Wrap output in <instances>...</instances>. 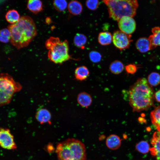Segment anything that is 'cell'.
I'll return each instance as SVG.
<instances>
[{"mask_svg": "<svg viewBox=\"0 0 160 160\" xmlns=\"http://www.w3.org/2000/svg\"><path fill=\"white\" fill-rule=\"evenodd\" d=\"M156 160H160V153L156 155Z\"/></svg>", "mask_w": 160, "mask_h": 160, "instance_id": "33", "label": "cell"}, {"mask_svg": "<svg viewBox=\"0 0 160 160\" xmlns=\"http://www.w3.org/2000/svg\"><path fill=\"white\" fill-rule=\"evenodd\" d=\"M89 56L91 61L94 63L100 62L102 58L101 54L99 52L95 51L90 52L89 54Z\"/></svg>", "mask_w": 160, "mask_h": 160, "instance_id": "28", "label": "cell"}, {"mask_svg": "<svg viewBox=\"0 0 160 160\" xmlns=\"http://www.w3.org/2000/svg\"><path fill=\"white\" fill-rule=\"evenodd\" d=\"M152 34L148 38L151 45V50L160 46V27H155L151 30Z\"/></svg>", "mask_w": 160, "mask_h": 160, "instance_id": "12", "label": "cell"}, {"mask_svg": "<svg viewBox=\"0 0 160 160\" xmlns=\"http://www.w3.org/2000/svg\"><path fill=\"white\" fill-rule=\"evenodd\" d=\"M22 88L20 84L8 74H0V106L9 104L14 94Z\"/></svg>", "mask_w": 160, "mask_h": 160, "instance_id": "6", "label": "cell"}, {"mask_svg": "<svg viewBox=\"0 0 160 160\" xmlns=\"http://www.w3.org/2000/svg\"><path fill=\"white\" fill-rule=\"evenodd\" d=\"M77 100L79 104L82 107L87 108L91 104L92 99L89 93L83 92L79 93L77 97Z\"/></svg>", "mask_w": 160, "mask_h": 160, "instance_id": "14", "label": "cell"}, {"mask_svg": "<svg viewBox=\"0 0 160 160\" xmlns=\"http://www.w3.org/2000/svg\"><path fill=\"white\" fill-rule=\"evenodd\" d=\"M28 9L32 13L36 14L43 10L42 1L39 0H29L28 1Z\"/></svg>", "mask_w": 160, "mask_h": 160, "instance_id": "16", "label": "cell"}, {"mask_svg": "<svg viewBox=\"0 0 160 160\" xmlns=\"http://www.w3.org/2000/svg\"><path fill=\"white\" fill-rule=\"evenodd\" d=\"M131 35L126 34L120 31H115L112 36V40L115 47L122 51L129 48L132 41Z\"/></svg>", "mask_w": 160, "mask_h": 160, "instance_id": "7", "label": "cell"}, {"mask_svg": "<svg viewBox=\"0 0 160 160\" xmlns=\"http://www.w3.org/2000/svg\"><path fill=\"white\" fill-rule=\"evenodd\" d=\"M135 148L137 151L143 154L148 153L150 149L149 144L145 141H142L137 143Z\"/></svg>", "mask_w": 160, "mask_h": 160, "instance_id": "25", "label": "cell"}, {"mask_svg": "<svg viewBox=\"0 0 160 160\" xmlns=\"http://www.w3.org/2000/svg\"><path fill=\"white\" fill-rule=\"evenodd\" d=\"M49 60L56 64H62L71 58L69 54V44L65 40L61 41L58 37L51 36L46 41Z\"/></svg>", "mask_w": 160, "mask_h": 160, "instance_id": "5", "label": "cell"}, {"mask_svg": "<svg viewBox=\"0 0 160 160\" xmlns=\"http://www.w3.org/2000/svg\"><path fill=\"white\" fill-rule=\"evenodd\" d=\"M138 120H139V121L140 122H144L145 121V120H144V119H143V118H142L141 117L139 118V119H138Z\"/></svg>", "mask_w": 160, "mask_h": 160, "instance_id": "32", "label": "cell"}, {"mask_svg": "<svg viewBox=\"0 0 160 160\" xmlns=\"http://www.w3.org/2000/svg\"><path fill=\"white\" fill-rule=\"evenodd\" d=\"M0 146L8 150H15L17 148L14 136L9 129L0 128Z\"/></svg>", "mask_w": 160, "mask_h": 160, "instance_id": "8", "label": "cell"}, {"mask_svg": "<svg viewBox=\"0 0 160 160\" xmlns=\"http://www.w3.org/2000/svg\"><path fill=\"white\" fill-rule=\"evenodd\" d=\"M5 17L7 21L12 24L16 23L20 18L19 14L15 9L9 10L6 14Z\"/></svg>", "mask_w": 160, "mask_h": 160, "instance_id": "23", "label": "cell"}, {"mask_svg": "<svg viewBox=\"0 0 160 160\" xmlns=\"http://www.w3.org/2000/svg\"><path fill=\"white\" fill-rule=\"evenodd\" d=\"M87 38L83 34L77 33L73 39V43L77 47L81 49H84L87 42Z\"/></svg>", "mask_w": 160, "mask_h": 160, "instance_id": "21", "label": "cell"}, {"mask_svg": "<svg viewBox=\"0 0 160 160\" xmlns=\"http://www.w3.org/2000/svg\"><path fill=\"white\" fill-rule=\"evenodd\" d=\"M53 5L57 10L61 12L66 9L67 3L65 0H55L53 1Z\"/></svg>", "mask_w": 160, "mask_h": 160, "instance_id": "26", "label": "cell"}, {"mask_svg": "<svg viewBox=\"0 0 160 160\" xmlns=\"http://www.w3.org/2000/svg\"><path fill=\"white\" fill-rule=\"evenodd\" d=\"M135 46L137 49L140 52H146L151 50V45L148 38H140L137 40Z\"/></svg>", "mask_w": 160, "mask_h": 160, "instance_id": "13", "label": "cell"}, {"mask_svg": "<svg viewBox=\"0 0 160 160\" xmlns=\"http://www.w3.org/2000/svg\"><path fill=\"white\" fill-rule=\"evenodd\" d=\"M37 120L41 124L49 123L51 118V114L49 111L45 108H39L35 115Z\"/></svg>", "mask_w": 160, "mask_h": 160, "instance_id": "11", "label": "cell"}, {"mask_svg": "<svg viewBox=\"0 0 160 160\" xmlns=\"http://www.w3.org/2000/svg\"><path fill=\"white\" fill-rule=\"evenodd\" d=\"M11 33L8 28H4L0 30V41L7 43L10 40Z\"/></svg>", "mask_w": 160, "mask_h": 160, "instance_id": "27", "label": "cell"}, {"mask_svg": "<svg viewBox=\"0 0 160 160\" xmlns=\"http://www.w3.org/2000/svg\"><path fill=\"white\" fill-rule=\"evenodd\" d=\"M128 93L129 103L133 112L146 110L153 105L154 90L145 78L138 79Z\"/></svg>", "mask_w": 160, "mask_h": 160, "instance_id": "1", "label": "cell"}, {"mask_svg": "<svg viewBox=\"0 0 160 160\" xmlns=\"http://www.w3.org/2000/svg\"><path fill=\"white\" fill-rule=\"evenodd\" d=\"M125 68L127 73L133 74L136 72L137 67L135 64H129L125 66Z\"/></svg>", "mask_w": 160, "mask_h": 160, "instance_id": "30", "label": "cell"}, {"mask_svg": "<svg viewBox=\"0 0 160 160\" xmlns=\"http://www.w3.org/2000/svg\"><path fill=\"white\" fill-rule=\"evenodd\" d=\"M99 4V1L97 0H88L86 2L87 7L89 9L92 10L96 9Z\"/></svg>", "mask_w": 160, "mask_h": 160, "instance_id": "29", "label": "cell"}, {"mask_svg": "<svg viewBox=\"0 0 160 160\" xmlns=\"http://www.w3.org/2000/svg\"><path fill=\"white\" fill-rule=\"evenodd\" d=\"M155 97L157 101L160 102V89L155 93Z\"/></svg>", "mask_w": 160, "mask_h": 160, "instance_id": "31", "label": "cell"}, {"mask_svg": "<svg viewBox=\"0 0 160 160\" xmlns=\"http://www.w3.org/2000/svg\"><path fill=\"white\" fill-rule=\"evenodd\" d=\"M148 81L151 86H156L160 83V75L156 72L151 73L148 76Z\"/></svg>", "mask_w": 160, "mask_h": 160, "instance_id": "24", "label": "cell"}, {"mask_svg": "<svg viewBox=\"0 0 160 160\" xmlns=\"http://www.w3.org/2000/svg\"><path fill=\"white\" fill-rule=\"evenodd\" d=\"M68 7L69 12L75 15L80 14L83 10L82 5L76 0L71 1L68 4Z\"/></svg>", "mask_w": 160, "mask_h": 160, "instance_id": "18", "label": "cell"}, {"mask_svg": "<svg viewBox=\"0 0 160 160\" xmlns=\"http://www.w3.org/2000/svg\"><path fill=\"white\" fill-rule=\"evenodd\" d=\"M121 140L117 135L112 134L106 138L105 143L107 147L112 150L118 149L121 146Z\"/></svg>", "mask_w": 160, "mask_h": 160, "instance_id": "10", "label": "cell"}, {"mask_svg": "<svg viewBox=\"0 0 160 160\" xmlns=\"http://www.w3.org/2000/svg\"><path fill=\"white\" fill-rule=\"evenodd\" d=\"M109 17L118 21L124 17H133L136 15L138 6L136 0H105Z\"/></svg>", "mask_w": 160, "mask_h": 160, "instance_id": "4", "label": "cell"}, {"mask_svg": "<svg viewBox=\"0 0 160 160\" xmlns=\"http://www.w3.org/2000/svg\"><path fill=\"white\" fill-rule=\"evenodd\" d=\"M124 68V65L122 62L119 60H115L112 62L109 66L110 71L115 74L121 73Z\"/></svg>", "mask_w": 160, "mask_h": 160, "instance_id": "22", "label": "cell"}, {"mask_svg": "<svg viewBox=\"0 0 160 160\" xmlns=\"http://www.w3.org/2000/svg\"><path fill=\"white\" fill-rule=\"evenodd\" d=\"M118 22L120 31L126 34L131 35L136 29V23L133 17H124Z\"/></svg>", "mask_w": 160, "mask_h": 160, "instance_id": "9", "label": "cell"}, {"mask_svg": "<svg viewBox=\"0 0 160 160\" xmlns=\"http://www.w3.org/2000/svg\"><path fill=\"white\" fill-rule=\"evenodd\" d=\"M56 152L58 160H85L86 158L84 144L74 138L58 143Z\"/></svg>", "mask_w": 160, "mask_h": 160, "instance_id": "3", "label": "cell"}, {"mask_svg": "<svg viewBox=\"0 0 160 160\" xmlns=\"http://www.w3.org/2000/svg\"><path fill=\"white\" fill-rule=\"evenodd\" d=\"M89 71L87 67L84 65L77 67L75 70L74 75L75 78L80 81L86 79L89 75Z\"/></svg>", "mask_w": 160, "mask_h": 160, "instance_id": "15", "label": "cell"}, {"mask_svg": "<svg viewBox=\"0 0 160 160\" xmlns=\"http://www.w3.org/2000/svg\"><path fill=\"white\" fill-rule=\"evenodd\" d=\"M11 33L10 41L17 49L28 46L37 34L36 25L29 16L21 17L16 23L8 26Z\"/></svg>", "mask_w": 160, "mask_h": 160, "instance_id": "2", "label": "cell"}, {"mask_svg": "<svg viewBox=\"0 0 160 160\" xmlns=\"http://www.w3.org/2000/svg\"><path fill=\"white\" fill-rule=\"evenodd\" d=\"M112 40V36L109 32H102L99 34L98 37V42L102 45H108L111 43Z\"/></svg>", "mask_w": 160, "mask_h": 160, "instance_id": "20", "label": "cell"}, {"mask_svg": "<svg viewBox=\"0 0 160 160\" xmlns=\"http://www.w3.org/2000/svg\"><path fill=\"white\" fill-rule=\"evenodd\" d=\"M151 143L152 147L150 148V151L151 155L156 156L160 153V138L156 135L155 132L153 135Z\"/></svg>", "mask_w": 160, "mask_h": 160, "instance_id": "19", "label": "cell"}, {"mask_svg": "<svg viewBox=\"0 0 160 160\" xmlns=\"http://www.w3.org/2000/svg\"><path fill=\"white\" fill-rule=\"evenodd\" d=\"M151 122L158 131L160 130V105L156 107L151 113Z\"/></svg>", "mask_w": 160, "mask_h": 160, "instance_id": "17", "label": "cell"}, {"mask_svg": "<svg viewBox=\"0 0 160 160\" xmlns=\"http://www.w3.org/2000/svg\"><path fill=\"white\" fill-rule=\"evenodd\" d=\"M156 135L160 138V130L157 132H155Z\"/></svg>", "mask_w": 160, "mask_h": 160, "instance_id": "34", "label": "cell"}]
</instances>
